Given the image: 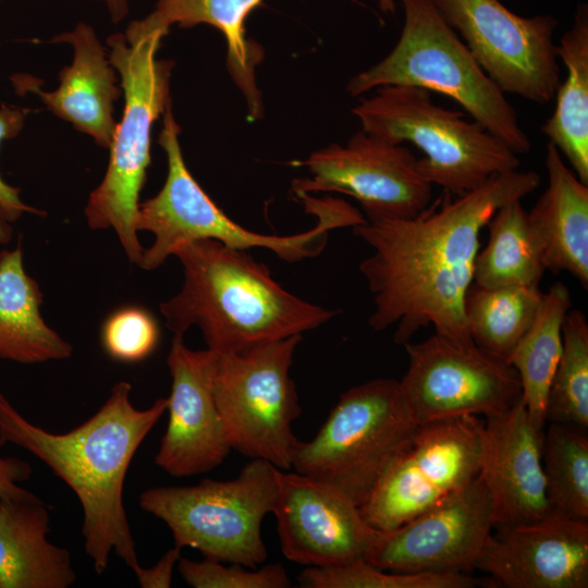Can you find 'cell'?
<instances>
[{
	"label": "cell",
	"mask_w": 588,
	"mask_h": 588,
	"mask_svg": "<svg viewBox=\"0 0 588 588\" xmlns=\"http://www.w3.org/2000/svg\"><path fill=\"white\" fill-rule=\"evenodd\" d=\"M293 164L310 176L293 182V192H335L355 198L366 219L411 218L431 201L432 185L419 173L405 146L363 130L345 145L331 144Z\"/></svg>",
	"instance_id": "cell-14"
},
{
	"label": "cell",
	"mask_w": 588,
	"mask_h": 588,
	"mask_svg": "<svg viewBox=\"0 0 588 588\" xmlns=\"http://www.w3.org/2000/svg\"><path fill=\"white\" fill-rule=\"evenodd\" d=\"M182 549L174 546L168 550L160 560L150 567H140L134 573L143 588H169L172 583V573L181 559Z\"/></svg>",
	"instance_id": "cell-36"
},
{
	"label": "cell",
	"mask_w": 588,
	"mask_h": 588,
	"mask_svg": "<svg viewBox=\"0 0 588 588\" xmlns=\"http://www.w3.org/2000/svg\"><path fill=\"white\" fill-rule=\"evenodd\" d=\"M563 348L549 388L546 420L588 428V322L569 309L562 327Z\"/></svg>",
	"instance_id": "cell-30"
},
{
	"label": "cell",
	"mask_w": 588,
	"mask_h": 588,
	"mask_svg": "<svg viewBox=\"0 0 588 588\" xmlns=\"http://www.w3.org/2000/svg\"><path fill=\"white\" fill-rule=\"evenodd\" d=\"M278 469L268 461L252 458L233 479L149 488L140 493L138 504L166 523L174 546L196 549L206 559L257 568L268 556L261 524L273 510Z\"/></svg>",
	"instance_id": "cell-8"
},
{
	"label": "cell",
	"mask_w": 588,
	"mask_h": 588,
	"mask_svg": "<svg viewBox=\"0 0 588 588\" xmlns=\"http://www.w3.org/2000/svg\"><path fill=\"white\" fill-rule=\"evenodd\" d=\"M302 339L292 335L237 353L210 350L211 389L232 450L282 470L292 469L299 442L292 425L302 408L290 369Z\"/></svg>",
	"instance_id": "cell-10"
},
{
	"label": "cell",
	"mask_w": 588,
	"mask_h": 588,
	"mask_svg": "<svg viewBox=\"0 0 588 588\" xmlns=\"http://www.w3.org/2000/svg\"><path fill=\"white\" fill-rule=\"evenodd\" d=\"M556 54L566 68V77L555 91L553 113L541 125V132L571 169L588 184V20L579 11L573 27L561 38Z\"/></svg>",
	"instance_id": "cell-25"
},
{
	"label": "cell",
	"mask_w": 588,
	"mask_h": 588,
	"mask_svg": "<svg viewBox=\"0 0 588 588\" xmlns=\"http://www.w3.org/2000/svg\"><path fill=\"white\" fill-rule=\"evenodd\" d=\"M262 0H158L144 19L128 24L124 37L127 44L152 35L164 36L170 26L182 28L209 24L224 36L228 46V69L243 91L252 118L261 113L260 93L256 86L255 66L260 53L245 37V20Z\"/></svg>",
	"instance_id": "cell-23"
},
{
	"label": "cell",
	"mask_w": 588,
	"mask_h": 588,
	"mask_svg": "<svg viewBox=\"0 0 588 588\" xmlns=\"http://www.w3.org/2000/svg\"><path fill=\"white\" fill-rule=\"evenodd\" d=\"M418 425L399 380L360 383L341 394L311 440L298 442L291 470L339 487L359 506Z\"/></svg>",
	"instance_id": "cell-9"
},
{
	"label": "cell",
	"mask_w": 588,
	"mask_h": 588,
	"mask_svg": "<svg viewBox=\"0 0 588 588\" xmlns=\"http://www.w3.org/2000/svg\"><path fill=\"white\" fill-rule=\"evenodd\" d=\"M542 465L552 511L588 520L587 432L550 422L543 432Z\"/></svg>",
	"instance_id": "cell-29"
},
{
	"label": "cell",
	"mask_w": 588,
	"mask_h": 588,
	"mask_svg": "<svg viewBox=\"0 0 588 588\" xmlns=\"http://www.w3.org/2000/svg\"><path fill=\"white\" fill-rule=\"evenodd\" d=\"M482 418L419 424L358 506L380 531L391 530L469 485L478 475Z\"/></svg>",
	"instance_id": "cell-11"
},
{
	"label": "cell",
	"mask_w": 588,
	"mask_h": 588,
	"mask_svg": "<svg viewBox=\"0 0 588 588\" xmlns=\"http://www.w3.org/2000/svg\"><path fill=\"white\" fill-rule=\"evenodd\" d=\"M297 580L304 588H470L478 580L464 572L396 573L380 569L365 560L327 566L306 567Z\"/></svg>",
	"instance_id": "cell-31"
},
{
	"label": "cell",
	"mask_w": 588,
	"mask_h": 588,
	"mask_svg": "<svg viewBox=\"0 0 588 588\" xmlns=\"http://www.w3.org/2000/svg\"><path fill=\"white\" fill-rule=\"evenodd\" d=\"M542 294L539 286L486 289L473 283L464 304L473 342L509 363L537 315Z\"/></svg>",
	"instance_id": "cell-28"
},
{
	"label": "cell",
	"mask_w": 588,
	"mask_h": 588,
	"mask_svg": "<svg viewBox=\"0 0 588 588\" xmlns=\"http://www.w3.org/2000/svg\"><path fill=\"white\" fill-rule=\"evenodd\" d=\"M174 334L167 358L172 379L166 432L155 464L174 477L208 473L232 450L210 381L211 351H194Z\"/></svg>",
	"instance_id": "cell-17"
},
{
	"label": "cell",
	"mask_w": 588,
	"mask_h": 588,
	"mask_svg": "<svg viewBox=\"0 0 588 588\" xmlns=\"http://www.w3.org/2000/svg\"><path fill=\"white\" fill-rule=\"evenodd\" d=\"M29 109H23L7 103L0 106V144L19 135L22 131ZM0 209L5 217L14 222L24 212L46 215L34 207L24 204L20 198V188L7 184L0 176Z\"/></svg>",
	"instance_id": "cell-34"
},
{
	"label": "cell",
	"mask_w": 588,
	"mask_h": 588,
	"mask_svg": "<svg viewBox=\"0 0 588 588\" xmlns=\"http://www.w3.org/2000/svg\"><path fill=\"white\" fill-rule=\"evenodd\" d=\"M475 568L507 588H587L588 520L559 513L494 528Z\"/></svg>",
	"instance_id": "cell-18"
},
{
	"label": "cell",
	"mask_w": 588,
	"mask_h": 588,
	"mask_svg": "<svg viewBox=\"0 0 588 588\" xmlns=\"http://www.w3.org/2000/svg\"><path fill=\"white\" fill-rule=\"evenodd\" d=\"M380 7V9L384 13H394L395 12V2L394 0H376Z\"/></svg>",
	"instance_id": "cell-39"
},
{
	"label": "cell",
	"mask_w": 588,
	"mask_h": 588,
	"mask_svg": "<svg viewBox=\"0 0 588 588\" xmlns=\"http://www.w3.org/2000/svg\"><path fill=\"white\" fill-rule=\"evenodd\" d=\"M180 131L169 105L158 137L167 155V179L156 196L139 203L135 218L137 232L148 231L155 236L139 262L145 270L157 269L179 245L197 240H215L245 250L261 247L286 262H297L318 256L327 245L330 231L353 228L364 221L363 212L342 199L305 196L302 204L317 218L308 231L292 235L249 231L230 219L193 177L183 159Z\"/></svg>",
	"instance_id": "cell-4"
},
{
	"label": "cell",
	"mask_w": 588,
	"mask_h": 588,
	"mask_svg": "<svg viewBox=\"0 0 588 588\" xmlns=\"http://www.w3.org/2000/svg\"><path fill=\"white\" fill-rule=\"evenodd\" d=\"M571 306L568 287L563 282L553 283L542 294L531 326L509 359L519 377L522 400L529 417L540 430L547 425L549 388L562 354V327Z\"/></svg>",
	"instance_id": "cell-26"
},
{
	"label": "cell",
	"mask_w": 588,
	"mask_h": 588,
	"mask_svg": "<svg viewBox=\"0 0 588 588\" xmlns=\"http://www.w3.org/2000/svg\"><path fill=\"white\" fill-rule=\"evenodd\" d=\"M163 37L152 35L127 44L123 34L108 37L109 61L121 76L125 102L115 126L110 158L101 183L90 193L85 216L91 229L112 228L127 259L139 265L144 248L135 218L150 163L154 122L171 103V60H157Z\"/></svg>",
	"instance_id": "cell-7"
},
{
	"label": "cell",
	"mask_w": 588,
	"mask_h": 588,
	"mask_svg": "<svg viewBox=\"0 0 588 588\" xmlns=\"http://www.w3.org/2000/svg\"><path fill=\"white\" fill-rule=\"evenodd\" d=\"M13 229L11 221L5 217L4 212L0 209V244H7L11 241ZM2 252H0L1 259Z\"/></svg>",
	"instance_id": "cell-38"
},
{
	"label": "cell",
	"mask_w": 588,
	"mask_h": 588,
	"mask_svg": "<svg viewBox=\"0 0 588 588\" xmlns=\"http://www.w3.org/2000/svg\"><path fill=\"white\" fill-rule=\"evenodd\" d=\"M41 303L38 283L25 271L19 241L0 259V358L28 365L72 355V345L41 317Z\"/></svg>",
	"instance_id": "cell-24"
},
{
	"label": "cell",
	"mask_w": 588,
	"mask_h": 588,
	"mask_svg": "<svg viewBox=\"0 0 588 588\" xmlns=\"http://www.w3.org/2000/svg\"><path fill=\"white\" fill-rule=\"evenodd\" d=\"M272 513L285 558L306 567L366 560L377 529L339 487L295 470L278 469Z\"/></svg>",
	"instance_id": "cell-16"
},
{
	"label": "cell",
	"mask_w": 588,
	"mask_h": 588,
	"mask_svg": "<svg viewBox=\"0 0 588 588\" xmlns=\"http://www.w3.org/2000/svg\"><path fill=\"white\" fill-rule=\"evenodd\" d=\"M7 441L0 436V450ZM32 475L30 465L21 458L0 456V504L3 501L26 498L34 493L19 486Z\"/></svg>",
	"instance_id": "cell-35"
},
{
	"label": "cell",
	"mask_w": 588,
	"mask_h": 588,
	"mask_svg": "<svg viewBox=\"0 0 588 588\" xmlns=\"http://www.w3.org/2000/svg\"><path fill=\"white\" fill-rule=\"evenodd\" d=\"M534 171H510L461 196L445 193L411 218L366 219L353 233L372 249L358 269L372 294L369 326L395 327L405 345L421 328L462 343H474L464 304L474 282L479 236L494 212L532 193Z\"/></svg>",
	"instance_id": "cell-1"
},
{
	"label": "cell",
	"mask_w": 588,
	"mask_h": 588,
	"mask_svg": "<svg viewBox=\"0 0 588 588\" xmlns=\"http://www.w3.org/2000/svg\"><path fill=\"white\" fill-rule=\"evenodd\" d=\"M173 256L184 280L160 311L174 334L197 326L208 350L243 352L317 329L339 313L286 291L245 249L197 240L179 245Z\"/></svg>",
	"instance_id": "cell-3"
},
{
	"label": "cell",
	"mask_w": 588,
	"mask_h": 588,
	"mask_svg": "<svg viewBox=\"0 0 588 588\" xmlns=\"http://www.w3.org/2000/svg\"><path fill=\"white\" fill-rule=\"evenodd\" d=\"M160 338L156 318L139 306H124L111 313L100 330L103 351L113 360L138 363L157 348Z\"/></svg>",
	"instance_id": "cell-32"
},
{
	"label": "cell",
	"mask_w": 588,
	"mask_h": 588,
	"mask_svg": "<svg viewBox=\"0 0 588 588\" xmlns=\"http://www.w3.org/2000/svg\"><path fill=\"white\" fill-rule=\"evenodd\" d=\"M107 5L113 23H120L128 14V0H100Z\"/></svg>",
	"instance_id": "cell-37"
},
{
	"label": "cell",
	"mask_w": 588,
	"mask_h": 588,
	"mask_svg": "<svg viewBox=\"0 0 588 588\" xmlns=\"http://www.w3.org/2000/svg\"><path fill=\"white\" fill-rule=\"evenodd\" d=\"M405 22L391 52L347 84L352 96L389 85L445 95L514 152L531 149L513 106L487 76L432 0H401Z\"/></svg>",
	"instance_id": "cell-5"
},
{
	"label": "cell",
	"mask_w": 588,
	"mask_h": 588,
	"mask_svg": "<svg viewBox=\"0 0 588 588\" xmlns=\"http://www.w3.org/2000/svg\"><path fill=\"white\" fill-rule=\"evenodd\" d=\"M50 513L35 494L0 504V588H68L70 552L51 543Z\"/></svg>",
	"instance_id": "cell-22"
},
{
	"label": "cell",
	"mask_w": 588,
	"mask_h": 588,
	"mask_svg": "<svg viewBox=\"0 0 588 588\" xmlns=\"http://www.w3.org/2000/svg\"><path fill=\"white\" fill-rule=\"evenodd\" d=\"M206 559L192 561L181 558L177 571L185 583L194 588H287L291 579L281 563H272L254 571L243 565Z\"/></svg>",
	"instance_id": "cell-33"
},
{
	"label": "cell",
	"mask_w": 588,
	"mask_h": 588,
	"mask_svg": "<svg viewBox=\"0 0 588 588\" xmlns=\"http://www.w3.org/2000/svg\"><path fill=\"white\" fill-rule=\"evenodd\" d=\"M543 432L520 400L482 418L479 476L489 493L494 528L532 523L553 513L542 465Z\"/></svg>",
	"instance_id": "cell-19"
},
{
	"label": "cell",
	"mask_w": 588,
	"mask_h": 588,
	"mask_svg": "<svg viewBox=\"0 0 588 588\" xmlns=\"http://www.w3.org/2000/svg\"><path fill=\"white\" fill-rule=\"evenodd\" d=\"M132 385L115 383L100 408L65 433H52L22 416L0 392V436L42 461L76 494L83 510L84 549L97 574L113 551L134 573L140 567L123 503L124 480L137 449L168 407L133 406Z\"/></svg>",
	"instance_id": "cell-2"
},
{
	"label": "cell",
	"mask_w": 588,
	"mask_h": 588,
	"mask_svg": "<svg viewBox=\"0 0 588 588\" xmlns=\"http://www.w3.org/2000/svg\"><path fill=\"white\" fill-rule=\"evenodd\" d=\"M544 166L548 185L528 212L546 270L566 271L588 287V184L548 143Z\"/></svg>",
	"instance_id": "cell-21"
},
{
	"label": "cell",
	"mask_w": 588,
	"mask_h": 588,
	"mask_svg": "<svg viewBox=\"0 0 588 588\" xmlns=\"http://www.w3.org/2000/svg\"><path fill=\"white\" fill-rule=\"evenodd\" d=\"M493 529L490 497L478 475L399 527L378 530L365 561L396 573L465 572L475 568Z\"/></svg>",
	"instance_id": "cell-15"
},
{
	"label": "cell",
	"mask_w": 588,
	"mask_h": 588,
	"mask_svg": "<svg viewBox=\"0 0 588 588\" xmlns=\"http://www.w3.org/2000/svg\"><path fill=\"white\" fill-rule=\"evenodd\" d=\"M487 225L489 238L476 257L473 283L486 289L539 286L546 267L522 201L501 206Z\"/></svg>",
	"instance_id": "cell-27"
},
{
	"label": "cell",
	"mask_w": 588,
	"mask_h": 588,
	"mask_svg": "<svg viewBox=\"0 0 588 588\" xmlns=\"http://www.w3.org/2000/svg\"><path fill=\"white\" fill-rule=\"evenodd\" d=\"M487 76L505 94L544 105L560 84L556 21L522 17L499 0H432Z\"/></svg>",
	"instance_id": "cell-13"
},
{
	"label": "cell",
	"mask_w": 588,
	"mask_h": 588,
	"mask_svg": "<svg viewBox=\"0 0 588 588\" xmlns=\"http://www.w3.org/2000/svg\"><path fill=\"white\" fill-rule=\"evenodd\" d=\"M352 112L364 132L417 147L424 154L417 159L419 173L451 196L471 192L520 166L518 155L499 137L464 113L434 103L431 93L419 87H378Z\"/></svg>",
	"instance_id": "cell-6"
},
{
	"label": "cell",
	"mask_w": 588,
	"mask_h": 588,
	"mask_svg": "<svg viewBox=\"0 0 588 588\" xmlns=\"http://www.w3.org/2000/svg\"><path fill=\"white\" fill-rule=\"evenodd\" d=\"M50 42H68L73 61L59 72L60 85L53 91L40 89L30 75H15L17 91H32L60 119L91 136L102 148H110L117 123L113 103L121 96L117 76L95 29L78 23L73 30L53 37Z\"/></svg>",
	"instance_id": "cell-20"
},
{
	"label": "cell",
	"mask_w": 588,
	"mask_h": 588,
	"mask_svg": "<svg viewBox=\"0 0 588 588\" xmlns=\"http://www.w3.org/2000/svg\"><path fill=\"white\" fill-rule=\"evenodd\" d=\"M403 346L408 365L399 385L417 424L498 415L522 400L515 368L475 343L434 333Z\"/></svg>",
	"instance_id": "cell-12"
}]
</instances>
